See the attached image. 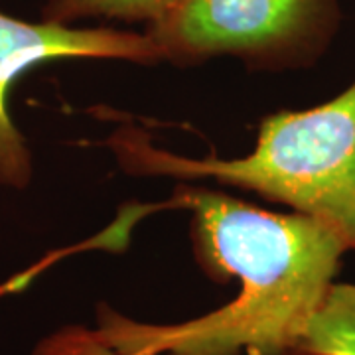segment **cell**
Returning <instances> with one entry per match:
<instances>
[{"label":"cell","mask_w":355,"mask_h":355,"mask_svg":"<svg viewBox=\"0 0 355 355\" xmlns=\"http://www.w3.org/2000/svg\"><path fill=\"white\" fill-rule=\"evenodd\" d=\"M196 214L203 265L233 275L239 296L225 308L178 326L135 324L103 312L99 342L119 354L298 355L308 322L328 296L349 251L330 223L279 216L214 191H186Z\"/></svg>","instance_id":"obj_1"},{"label":"cell","mask_w":355,"mask_h":355,"mask_svg":"<svg viewBox=\"0 0 355 355\" xmlns=\"http://www.w3.org/2000/svg\"><path fill=\"white\" fill-rule=\"evenodd\" d=\"M127 168L178 178L209 176L330 223L355 253V81L336 99L266 119L257 148L237 160H193L137 137L116 144Z\"/></svg>","instance_id":"obj_2"},{"label":"cell","mask_w":355,"mask_h":355,"mask_svg":"<svg viewBox=\"0 0 355 355\" xmlns=\"http://www.w3.org/2000/svg\"><path fill=\"white\" fill-rule=\"evenodd\" d=\"M338 26V0H178L146 34L162 60L239 55L300 64L324 51Z\"/></svg>","instance_id":"obj_3"},{"label":"cell","mask_w":355,"mask_h":355,"mask_svg":"<svg viewBox=\"0 0 355 355\" xmlns=\"http://www.w3.org/2000/svg\"><path fill=\"white\" fill-rule=\"evenodd\" d=\"M51 60H127L158 62L162 53L148 34L114 28H77L55 22H28L0 12V184L24 188L32 158L24 137L10 119L6 95L14 79Z\"/></svg>","instance_id":"obj_4"},{"label":"cell","mask_w":355,"mask_h":355,"mask_svg":"<svg viewBox=\"0 0 355 355\" xmlns=\"http://www.w3.org/2000/svg\"><path fill=\"white\" fill-rule=\"evenodd\" d=\"M298 355H355V284H331L306 326Z\"/></svg>","instance_id":"obj_5"},{"label":"cell","mask_w":355,"mask_h":355,"mask_svg":"<svg viewBox=\"0 0 355 355\" xmlns=\"http://www.w3.org/2000/svg\"><path fill=\"white\" fill-rule=\"evenodd\" d=\"M178 0H48L42 8V20L73 26L85 18H116L127 22H162Z\"/></svg>","instance_id":"obj_6"},{"label":"cell","mask_w":355,"mask_h":355,"mask_svg":"<svg viewBox=\"0 0 355 355\" xmlns=\"http://www.w3.org/2000/svg\"><path fill=\"white\" fill-rule=\"evenodd\" d=\"M36 355H150V354H119L109 345L99 342L93 334L83 328H67L42 342Z\"/></svg>","instance_id":"obj_7"}]
</instances>
